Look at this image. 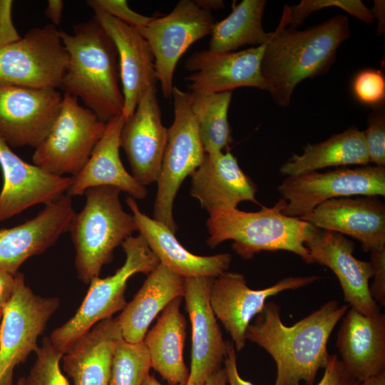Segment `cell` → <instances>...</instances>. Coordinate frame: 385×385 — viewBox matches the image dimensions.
<instances>
[{
    "label": "cell",
    "instance_id": "cell-22",
    "mask_svg": "<svg viewBox=\"0 0 385 385\" xmlns=\"http://www.w3.org/2000/svg\"><path fill=\"white\" fill-rule=\"evenodd\" d=\"M300 219L317 228L351 236L366 252L385 250V205L379 196L333 198Z\"/></svg>",
    "mask_w": 385,
    "mask_h": 385
},
{
    "label": "cell",
    "instance_id": "cell-16",
    "mask_svg": "<svg viewBox=\"0 0 385 385\" xmlns=\"http://www.w3.org/2000/svg\"><path fill=\"white\" fill-rule=\"evenodd\" d=\"M167 138L168 128L162 123L157 89L153 86L143 93L120 135V147L126 154L132 175L145 187L157 181Z\"/></svg>",
    "mask_w": 385,
    "mask_h": 385
},
{
    "label": "cell",
    "instance_id": "cell-42",
    "mask_svg": "<svg viewBox=\"0 0 385 385\" xmlns=\"http://www.w3.org/2000/svg\"><path fill=\"white\" fill-rule=\"evenodd\" d=\"M225 369L229 385H254L239 374L237 357L233 343L227 342V354L224 359Z\"/></svg>",
    "mask_w": 385,
    "mask_h": 385
},
{
    "label": "cell",
    "instance_id": "cell-28",
    "mask_svg": "<svg viewBox=\"0 0 385 385\" xmlns=\"http://www.w3.org/2000/svg\"><path fill=\"white\" fill-rule=\"evenodd\" d=\"M185 279L159 263L117 317L123 339L130 343L143 342L158 313L175 298L183 297Z\"/></svg>",
    "mask_w": 385,
    "mask_h": 385
},
{
    "label": "cell",
    "instance_id": "cell-24",
    "mask_svg": "<svg viewBox=\"0 0 385 385\" xmlns=\"http://www.w3.org/2000/svg\"><path fill=\"white\" fill-rule=\"evenodd\" d=\"M254 182L242 170L230 152L205 154L191 175L190 193L208 212L221 207L237 208L243 201L261 205Z\"/></svg>",
    "mask_w": 385,
    "mask_h": 385
},
{
    "label": "cell",
    "instance_id": "cell-20",
    "mask_svg": "<svg viewBox=\"0 0 385 385\" xmlns=\"http://www.w3.org/2000/svg\"><path fill=\"white\" fill-rule=\"evenodd\" d=\"M0 167L3 185L0 192V222L29 207L49 204L66 193L73 176H58L25 162L0 138Z\"/></svg>",
    "mask_w": 385,
    "mask_h": 385
},
{
    "label": "cell",
    "instance_id": "cell-2",
    "mask_svg": "<svg viewBox=\"0 0 385 385\" xmlns=\"http://www.w3.org/2000/svg\"><path fill=\"white\" fill-rule=\"evenodd\" d=\"M289 6L265 45L261 73L267 90L279 106L290 104L296 86L307 78L325 74L336 60L340 45L350 36L349 21L338 15L305 30L287 28Z\"/></svg>",
    "mask_w": 385,
    "mask_h": 385
},
{
    "label": "cell",
    "instance_id": "cell-45",
    "mask_svg": "<svg viewBox=\"0 0 385 385\" xmlns=\"http://www.w3.org/2000/svg\"><path fill=\"white\" fill-rule=\"evenodd\" d=\"M369 10L374 21L376 19L378 21L377 34L382 35L385 31V1L384 0L374 1V6Z\"/></svg>",
    "mask_w": 385,
    "mask_h": 385
},
{
    "label": "cell",
    "instance_id": "cell-3",
    "mask_svg": "<svg viewBox=\"0 0 385 385\" xmlns=\"http://www.w3.org/2000/svg\"><path fill=\"white\" fill-rule=\"evenodd\" d=\"M68 55L61 86L80 98L104 123L123 113L118 51L112 39L94 19L73 27L71 34L59 30Z\"/></svg>",
    "mask_w": 385,
    "mask_h": 385
},
{
    "label": "cell",
    "instance_id": "cell-17",
    "mask_svg": "<svg viewBox=\"0 0 385 385\" xmlns=\"http://www.w3.org/2000/svg\"><path fill=\"white\" fill-rule=\"evenodd\" d=\"M265 45L223 53L209 50L194 52L185 62V68L192 72L185 78L190 91L213 93L240 87L267 90L261 73Z\"/></svg>",
    "mask_w": 385,
    "mask_h": 385
},
{
    "label": "cell",
    "instance_id": "cell-21",
    "mask_svg": "<svg viewBox=\"0 0 385 385\" xmlns=\"http://www.w3.org/2000/svg\"><path fill=\"white\" fill-rule=\"evenodd\" d=\"M75 213L72 197L66 193L34 217L0 229V269L16 274L29 258L42 254L68 232Z\"/></svg>",
    "mask_w": 385,
    "mask_h": 385
},
{
    "label": "cell",
    "instance_id": "cell-29",
    "mask_svg": "<svg viewBox=\"0 0 385 385\" xmlns=\"http://www.w3.org/2000/svg\"><path fill=\"white\" fill-rule=\"evenodd\" d=\"M182 298H175L164 308L156 324L143 339L151 367L169 385L186 384L189 377L183 359L186 321L180 310Z\"/></svg>",
    "mask_w": 385,
    "mask_h": 385
},
{
    "label": "cell",
    "instance_id": "cell-40",
    "mask_svg": "<svg viewBox=\"0 0 385 385\" xmlns=\"http://www.w3.org/2000/svg\"><path fill=\"white\" fill-rule=\"evenodd\" d=\"M324 369L323 376L316 385H361V382L349 374L337 354L330 355Z\"/></svg>",
    "mask_w": 385,
    "mask_h": 385
},
{
    "label": "cell",
    "instance_id": "cell-37",
    "mask_svg": "<svg viewBox=\"0 0 385 385\" xmlns=\"http://www.w3.org/2000/svg\"><path fill=\"white\" fill-rule=\"evenodd\" d=\"M352 91L361 103L372 107L383 103L385 78L381 71L365 69L359 72L352 82Z\"/></svg>",
    "mask_w": 385,
    "mask_h": 385
},
{
    "label": "cell",
    "instance_id": "cell-1",
    "mask_svg": "<svg viewBox=\"0 0 385 385\" xmlns=\"http://www.w3.org/2000/svg\"><path fill=\"white\" fill-rule=\"evenodd\" d=\"M349 305L330 300L292 326L284 324L280 307L270 302L250 324L246 340L268 352L277 366L274 385H313L318 371L330 358L327 343Z\"/></svg>",
    "mask_w": 385,
    "mask_h": 385
},
{
    "label": "cell",
    "instance_id": "cell-34",
    "mask_svg": "<svg viewBox=\"0 0 385 385\" xmlns=\"http://www.w3.org/2000/svg\"><path fill=\"white\" fill-rule=\"evenodd\" d=\"M36 352V360L28 376L24 378V385H70L60 368L63 353L45 337Z\"/></svg>",
    "mask_w": 385,
    "mask_h": 385
},
{
    "label": "cell",
    "instance_id": "cell-13",
    "mask_svg": "<svg viewBox=\"0 0 385 385\" xmlns=\"http://www.w3.org/2000/svg\"><path fill=\"white\" fill-rule=\"evenodd\" d=\"M62 100L53 88L0 86V138L10 148H36L49 133Z\"/></svg>",
    "mask_w": 385,
    "mask_h": 385
},
{
    "label": "cell",
    "instance_id": "cell-26",
    "mask_svg": "<svg viewBox=\"0 0 385 385\" xmlns=\"http://www.w3.org/2000/svg\"><path fill=\"white\" fill-rule=\"evenodd\" d=\"M125 120L122 115L106 123L105 131L83 169L73 177L66 194H84L91 188L112 186L135 200L146 197L148 190L124 168L120 157V135Z\"/></svg>",
    "mask_w": 385,
    "mask_h": 385
},
{
    "label": "cell",
    "instance_id": "cell-49",
    "mask_svg": "<svg viewBox=\"0 0 385 385\" xmlns=\"http://www.w3.org/2000/svg\"><path fill=\"white\" fill-rule=\"evenodd\" d=\"M143 385H162L153 375H148ZM176 385H187V384H176Z\"/></svg>",
    "mask_w": 385,
    "mask_h": 385
},
{
    "label": "cell",
    "instance_id": "cell-27",
    "mask_svg": "<svg viewBox=\"0 0 385 385\" xmlns=\"http://www.w3.org/2000/svg\"><path fill=\"white\" fill-rule=\"evenodd\" d=\"M123 339L117 318L103 319L62 356L63 371L73 385H109L113 354Z\"/></svg>",
    "mask_w": 385,
    "mask_h": 385
},
{
    "label": "cell",
    "instance_id": "cell-50",
    "mask_svg": "<svg viewBox=\"0 0 385 385\" xmlns=\"http://www.w3.org/2000/svg\"><path fill=\"white\" fill-rule=\"evenodd\" d=\"M16 385H24V377L19 379Z\"/></svg>",
    "mask_w": 385,
    "mask_h": 385
},
{
    "label": "cell",
    "instance_id": "cell-6",
    "mask_svg": "<svg viewBox=\"0 0 385 385\" xmlns=\"http://www.w3.org/2000/svg\"><path fill=\"white\" fill-rule=\"evenodd\" d=\"M121 245L124 264L111 276L93 279L76 314L51 333V343L63 354L97 323L124 309L127 282L133 274H148L160 263L140 235L129 237Z\"/></svg>",
    "mask_w": 385,
    "mask_h": 385
},
{
    "label": "cell",
    "instance_id": "cell-36",
    "mask_svg": "<svg viewBox=\"0 0 385 385\" xmlns=\"http://www.w3.org/2000/svg\"><path fill=\"white\" fill-rule=\"evenodd\" d=\"M369 163L385 167V110L384 103L372 107L367 128L363 131Z\"/></svg>",
    "mask_w": 385,
    "mask_h": 385
},
{
    "label": "cell",
    "instance_id": "cell-14",
    "mask_svg": "<svg viewBox=\"0 0 385 385\" xmlns=\"http://www.w3.org/2000/svg\"><path fill=\"white\" fill-rule=\"evenodd\" d=\"M319 279L316 275L289 277L267 288L252 289L242 274L226 271L214 279L210 305L216 318L230 334L235 349L240 351L245 346L247 327L262 310L269 297L307 286Z\"/></svg>",
    "mask_w": 385,
    "mask_h": 385
},
{
    "label": "cell",
    "instance_id": "cell-30",
    "mask_svg": "<svg viewBox=\"0 0 385 385\" xmlns=\"http://www.w3.org/2000/svg\"><path fill=\"white\" fill-rule=\"evenodd\" d=\"M369 163L363 131L351 126L322 142L307 144L302 154H293L281 165L279 171L287 177L324 168L366 165Z\"/></svg>",
    "mask_w": 385,
    "mask_h": 385
},
{
    "label": "cell",
    "instance_id": "cell-32",
    "mask_svg": "<svg viewBox=\"0 0 385 385\" xmlns=\"http://www.w3.org/2000/svg\"><path fill=\"white\" fill-rule=\"evenodd\" d=\"M188 99L205 153L222 152L232 142L228 122L232 91L213 93L190 91Z\"/></svg>",
    "mask_w": 385,
    "mask_h": 385
},
{
    "label": "cell",
    "instance_id": "cell-35",
    "mask_svg": "<svg viewBox=\"0 0 385 385\" xmlns=\"http://www.w3.org/2000/svg\"><path fill=\"white\" fill-rule=\"evenodd\" d=\"M329 6L340 8L366 24L374 22L369 9L360 0H302L297 5L289 6V25L296 29L312 12Z\"/></svg>",
    "mask_w": 385,
    "mask_h": 385
},
{
    "label": "cell",
    "instance_id": "cell-33",
    "mask_svg": "<svg viewBox=\"0 0 385 385\" xmlns=\"http://www.w3.org/2000/svg\"><path fill=\"white\" fill-rule=\"evenodd\" d=\"M150 368V354L143 341L130 343L122 339L113 354L109 385H143Z\"/></svg>",
    "mask_w": 385,
    "mask_h": 385
},
{
    "label": "cell",
    "instance_id": "cell-12",
    "mask_svg": "<svg viewBox=\"0 0 385 385\" xmlns=\"http://www.w3.org/2000/svg\"><path fill=\"white\" fill-rule=\"evenodd\" d=\"M214 24L210 11L199 7L195 1L180 0L170 13L153 16L145 27L138 29L153 54L157 81L165 98H172L180 58L192 43L210 34Z\"/></svg>",
    "mask_w": 385,
    "mask_h": 385
},
{
    "label": "cell",
    "instance_id": "cell-4",
    "mask_svg": "<svg viewBox=\"0 0 385 385\" xmlns=\"http://www.w3.org/2000/svg\"><path fill=\"white\" fill-rule=\"evenodd\" d=\"M285 201L281 197L272 207L262 206L257 212L221 207L209 212L207 244L213 248L232 240V250L250 260L262 251L284 250L299 255L307 263L305 246L316 227L299 217L285 215Z\"/></svg>",
    "mask_w": 385,
    "mask_h": 385
},
{
    "label": "cell",
    "instance_id": "cell-8",
    "mask_svg": "<svg viewBox=\"0 0 385 385\" xmlns=\"http://www.w3.org/2000/svg\"><path fill=\"white\" fill-rule=\"evenodd\" d=\"M106 125L75 96L65 93L49 133L35 148L33 164L55 175H76L88 162Z\"/></svg>",
    "mask_w": 385,
    "mask_h": 385
},
{
    "label": "cell",
    "instance_id": "cell-19",
    "mask_svg": "<svg viewBox=\"0 0 385 385\" xmlns=\"http://www.w3.org/2000/svg\"><path fill=\"white\" fill-rule=\"evenodd\" d=\"M213 277L185 279V309L192 328L191 363L187 385H205L206 379L220 368L227 354L217 318L210 305Z\"/></svg>",
    "mask_w": 385,
    "mask_h": 385
},
{
    "label": "cell",
    "instance_id": "cell-47",
    "mask_svg": "<svg viewBox=\"0 0 385 385\" xmlns=\"http://www.w3.org/2000/svg\"><path fill=\"white\" fill-rule=\"evenodd\" d=\"M196 4L205 10H218L224 8V1L222 0H195Z\"/></svg>",
    "mask_w": 385,
    "mask_h": 385
},
{
    "label": "cell",
    "instance_id": "cell-41",
    "mask_svg": "<svg viewBox=\"0 0 385 385\" xmlns=\"http://www.w3.org/2000/svg\"><path fill=\"white\" fill-rule=\"evenodd\" d=\"M13 1L0 0V46L19 40L18 34L11 19Z\"/></svg>",
    "mask_w": 385,
    "mask_h": 385
},
{
    "label": "cell",
    "instance_id": "cell-46",
    "mask_svg": "<svg viewBox=\"0 0 385 385\" xmlns=\"http://www.w3.org/2000/svg\"><path fill=\"white\" fill-rule=\"evenodd\" d=\"M227 378L225 368H220L211 374L205 385H227Z\"/></svg>",
    "mask_w": 385,
    "mask_h": 385
},
{
    "label": "cell",
    "instance_id": "cell-18",
    "mask_svg": "<svg viewBox=\"0 0 385 385\" xmlns=\"http://www.w3.org/2000/svg\"><path fill=\"white\" fill-rule=\"evenodd\" d=\"M86 3L94 11V19L101 25L117 49L124 99L122 115L128 120L143 93L156 84L153 54L138 29L112 16L94 0Z\"/></svg>",
    "mask_w": 385,
    "mask_h": 385
},
{
    "label": "cell",
    "instance_id": "cell-31",
    "mask_svg": "<svg viewBox=\"0 0 385 385\" xmlns=\"http://www.w3.org/2000/svg\"><path fill=\"white\" fill-rule=\"evenodd\" d=\"M265 0H242L232 6V12L214 24L209 42V51L217 53L235 51L252 45L265 44L271 36L262 26Z\"/></svg>",
    "mask_w": 385,
    "mask_h": 385
},
{
    "label": "cell",
    "instance_id": "cell-25",
    "mask_svg": "<svg viewBox=\"0 0 385 385\" xmlns=\"http://www.w3.org/2000/svg\"><path fill=\"white\" fill-rule=\"evenodd\" d=\"M126 204L132 212L138 231L155 255L160 264L186 278H215L229 268V253L200 256L190 252L177 240L175 233L163 223L142 212L134 198L128 196Z\"/></svg>",
    "mask_w": 385,
    "mask_h": 385
},
{
    "label": "cell",
    "instance_id": "cell-15",
    "mask_svg": "<svg viewBox=\"0 0 385 385\" xmlns=\"http://www.w3.org/2000/svg\"><path fill=\"white\" fill-rule=\"evenodd\" d=\"M305 246L309 252L307 263H317L332 270L349 306L367 316L381 312L369 291L372 265L354 257L355 247L351 240L342 234L317 227Z\"/></svg>",
    "mask_w": 385,
    "mask_h": 385
},
{
    "label": "cell",
    "instance_id": "cell-7",
    "mask_svg": "<svg viewBox=\"0 0 385 385\" xmlns=\"http://www.w3.org/2000/svg\"><path fill=\"white\" fill-rule=\"evenodd\" d=\"M172 97L174 120L168 128L167 143L156 181L153 218L175 233L178 226L173 215L175 198L185 178L200 166L206 153L190 106L188 93L174 86Z\"/></svg>",
    "mask_w": 385,
    "mask_h": 385
},
{
    "label": "cell",
    "instance_id": "cell-51",
    "mask_svg": "<svg viewBox=\"0 0 385 385\" xmlns=\"http://www.w3.org/2000/svg\"><path fill=\"white\" fill-rule=\"evenodd\" d=\"M3 312H4V309L0 307V326H1V319L3 317Z\"/></svg>",
    "mask_w": 385,
    "mask_h": 385
},
{
    "label": "cell",
    "instance_id": "cell-11",
    "mask_svg": "<svg viewBox=\"0 0 385 385\" xmlns=\"http://www.w3.org/2000/svg\"><path fill=\"white\" fill-rule=\"evenodd\" d=\"M285 201L283 213L302 217L322 202L345 196H385V167H340L287 176L277 187Z\"/></svg>",
    "mask_w": 385,
    "mask_h": 385
},
{
    "label": "cell",
    "instance_id": "cell-9",
    "mask_svg": "<svg viewBox=\"0 0 385 385\" xmlns=\"http://www.w3.org/2000/svg\"><path fill=\"white\" fill-rule=\"evenodd\" d=\"M68 63L56 26L35 27L19 40L0 46V86L56 89Z\"/></svg>",
    "mask_w": 385,
    "mask_h": 385
},
{
    "label": "cell",
    "instance_id": "cell-39",
    "mask_svg": "<svg viewBox=\"0 0 385 385\" xmlns=\"http://www.w3.org/2000/svg\"><path fill=\"white\" fill-rule=\"evenodd\" d=\"M370 262L372 265L374 280L369 284V291L373 299L379 306L385 305V250L370 252Z\"/></svg>",
    "mask_w": 385,
    "mask_h": 385
},
{
    "label": "cell",
    "instance_id": "cell-38",
    "mask_svg": "<svg viewBox=\"0 0 385 385\" xmlns=\"http://www.w3.org/2000/svg\"><path fill=\"white\" fill-rule=\"evenodd\" d=\"M94 1L112 16L138 29L145 27L153 18L134 11L128 6L125 0Z\"/></svg>",
    "mask_w": 385,
    "mask_h": 385
},
{
    "label": "cell",
    "instance_id": "cell-10",
    "mask_svg": "<svg viewBox=\"0 0 385 385\" xmlns=\"http://www.w3.org/2000/svg\"><path fill=\"white\" fill-rule=\"evenodd\" d=\"M60 307L56 297L35 294L21 272L0 326V385H13L15 368L38 349V338Z\"/></svg>",
    "mask_w": 385,
    "mask_h": 385
},
{
    "label": "cell",
    "instance_id": "cell-5",
    "mask_svg": "<svg viewBox=\"0 0 385 385\" xmlns=\"http://www.w3.org/2000/svg\"><path fill=\"white\" fill-rule=\"evenodd\" d=\"M120 192L112 186L87 189L85 205L71 222L75 267L85 284L99 277L102 267L112 261L114 250L138 230L132 215L122 207Z\"/></svg>",
    "mask_w": 385,
    "mask_h": 385
},
{
    "label": "cell",
    "instance_id": "cell-48",
    "mask_svg": "<svg viewBox=\"0 0 385 385\" xmlns=\"http://www.w3.org/2000/svg\"><path fill=\"white\" fill-rule=\"evenodd\" d=\"M361 385H385V372L364 380L361 383Z\"/></svg>",
    "mask_w": 385,
    "mask_h": 385
},
{
    "label": "cell",
    "instance_id": "cell-23",
    "mask_svg": "<svg viewBox=\"0 0 385 385\" xmlns=\"http://www.w3.org/2000/svg\"><path fill=\"white\" fill-rule=\"evenodd\" d=\"M342 319L336 346L349 374L362 382L385 372V314L351 307Z\"/></svg>",
    "mask_w": 385,
    "mask_h": 385
},
{
    "label": "cell",
    "instance_id": "cell-44",
    "mask_svg": "<svg viewBox=\"0 0 385 385\" xmlns=\"http://www.w3.org/2000/svg\"><path fill=\"white\" fill-rule=\"evenodd\" d=\"M64 3L61 0H49L45 11V16L48 18L55 26L60 24Z\"/></svg>",
    "mask_w": 385,
    "mask_h": 385
},
{
    "label": "cell",
    "instance_id": "cell-43",
    "mask_svg": "<svg viewBox=\"0 0 385 385\" xmlns=\"http://www.w3.org/2000/svg\"><path fill=\"white\" fill-rule=\"evenodd\" d=\"M15 286V274L0 269V307L4 308L10 300Z\"/></svg>",
    "mask_w": 385,
    "mask_h": 385
}]
</instances>
